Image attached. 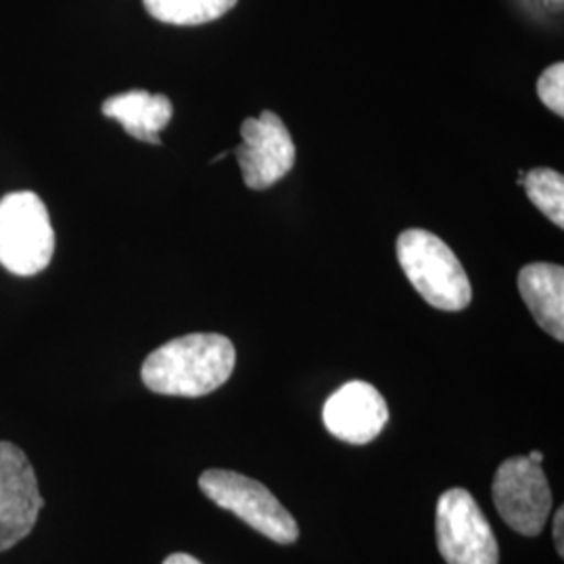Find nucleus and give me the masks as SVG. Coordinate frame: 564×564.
Segmentation results:
<instances>
[{
    "label": "nucleus",
    "mask_w": 564,
    "mask_h": 564,
    "mask_svg": "<svg viewBox=\"0 0 564 564\" xmlns=\"http://www.w3.org/2000/svg\"><path fill=\"white\" fill-rule=\"evenodd\" d=\"M235 362L228 337L195 333L158 347L142 364V383L160 395L203 398L230 379Z\"/></svg>",
    "instance_id": "obj_1"
},
{
    "label": "nucleus",
    "mask_w": 564,
    "mask_h": 564,
    "mask_svg": "<svg viewBox=\"0 0 564 564\" xmlns=\"http://www.w3.org/2000/svg\"><path fill=\"white\" fill-rule=\"evenodd\" d=\"M403 274L424 302L444 312H460L473 300L470 281L456 253L423 228L403 230L398 239Z\"/></svg>",
    "instance_id": "obj_2"
},
{
    "label": "nucleus",
    "mask_w": 564,
    "mask_h": 564,
    "mask_svg": "<svg viewBox=\"0 0 564 564\" xmlns=\"http://www.w3.org/2000/svg\"><path fill=\"white\" fill-rule=\"evenodd\" d=\"M55 253V230L41 197L30 191L0 199V265L18 276L42 272Z\"/></svg>",
    "instance_id": "obj_3"
},
{
    "label": "nucleus",
    "mask_w": 564,
    "mask_h": 564,
    "mask_svg": "<svg viewBox=\"0 0 564 564\" xmlns=\"http://www.w3.org/2000/svg\"><path fill=\"white\" fill-rule=\"evenodd\" d=\"M199 487L214 505L237 514L268 540L289 545L300 538L297 521L260 481L232 470H207Z\"/></svg>",
    "instance_id": "obj_4"
},
{
    "label": "nucleus",
    "mask_w": 564,
    "mask_h": 564,
    "mask_svg": "<svg viewBox=\"0 0 564 564\" xmlns=\"http://www.w3.org/2000/svg\"><path fill=\"white\" fill-rule=\"evenodd\" d=\"M437 545L447 564H498L491 524L466 489H449L437 502Z\"/></svg>",
    "instance_id": "obj_5"
},
{
    "label": "nucleus",
    "mask_w": 564,
    "mask_h": 564,
    "mask_svg": "<svg viewBox=\"0 0 564 564\" xmlns=\"http://www.w3.org/2000/svg\"><path fill=\"white\" fill-rule=\"evenodd\" d=\"M491 494L494 505L510 529L527 538H535L544 531L552 510V491L540 464L527 456L500 464Z\"/></svg>",
    "instance_id": "obj_6"
},
{
    "label": "nucleus",
    "mask_w": 564,
    "mask_h": 564,
    "mask_svg": "<svg viewBox=\"0 0 564 564\" xmlns=\"http://www.w3.org/2000/svg\"><path fill=\"white\" fill-rule=\"evenodd\" d=\"M36 473L18 445L0 442V552L30 535L41 514Z\"/></svg>",
    "instance_id": "obj_7"
},
{
    "label": "nucleus",
    "mask_w": 564,
    "mask_h": 564,
    "mask_svg": "<svg viewBox=\"0 0 564 564\" xmlns=\"http://www.w3.org/2000/svg\"><path fill=\"white\" fill-rule=\"evenodd\" d=\"M241 137L242 144L235 153L249 188H270L293 170L295 144L276 113L265 109L258 120L242 121Z\"/></svg>",
    "instance_id": "obj_8"
},
{
    "label": "nucleus",
    "mask_w": 564,
    "mask_h": 564,
    "mask_svg": "<svg viewBox=\"0 0 564 564\" xmlns=\"http://www.w3.org/2000/svg\"><path fill=\"white\" fill-rule=\"evenodd\" d=\"M326 431L345 444L366 445L389 423V408L377 387L349 381L335 391L323 408Z\"/></svg>",
    "instance_id": "obj_9"
},
{
    "label": "nucleus",
    "mask_w": 564,
    "mask_h": 564,
    "mask_svg": "<svg viewBox=\"0 0 564 564\" xmlns=\"http://www.w3.org/2000/svg\"><path fill=\"white\" fill-rule=\"evenodd\" d=\"M519 291L535 323L564 341V270L556 263H529L519 272Z\"/></svg>",
    "instance_id": "obj_10"
},
{
    "label": "nucleus",
    "mask_w": 564,
    "mask_h": 564,
    "mask_svg": "<svg viewBox=\"0 0 564 564\" xmlns=\"http://www.w3.org/2000/svg\"><path fill=\"white\" fill-rule=\"evenodd\" d=\"M102 116L120 121L123 130L137 141L160 144V132L167 128L174 116L172 101L165 95H151L147 90H128L102 102Z\"/></svg>",
    "instance_id": "obj_11"
},
{
    "label": "nucleus",
    "mask_w": 564,
    "mask_h": 564,
    "mask_svg": "<svg viewBox=\"0 0 564 564\" xmlns=\"http://www.w3.org/2000/svg\"><path fill=\"white\" fill-rule=\"evenodd\" d=\"M151 18L170 25H203L220 20L239 0H142Z\"/></svg>",
    "instance_id": "obj_12"
},
{
    "label": "nucleus",
    "mask_w": 564,
    "mask_h": 564,
    "mask_svg": "<svg viewBox=\"0 0 564 564\" xmlns=\"http://www.w3.org/2000/svg\"><path fill=\"white\" fill-rule=\"evenodd\" d=\"M529 199L558 228L564 226V178L554 170L538 167L519 178Z\"/></svg>",
    "instance_id": "obj_13"
},
{
    "label": "nucleus",
    "mask_w": 564,
    "mask_h": 564,
    "mask_svg": "<svg viewBox=\"0 0 564 564\" xmlns=\"http://www.w3.org/2000/svg\"><path fill=\"white\" fill-rule=\"evenodd\" d=\"M538 95L544 101L545 107L556 113L558 118L564 116V63H554L545 69L538 80Z\"/></svg>",
    "instance_id": "obj_14"
},
{
    "label": "nucleus",
    "mask_w": 564,
    "mask_h": 564,
    "mask_svg": "<svg viewBox=\"0 0 564 564\" xmlns=\"http://www.w3.org/2000/svg\"><path fill=\"white\" fill-rule=\"evenodd\" d=\"M564 510L558 508L556 519H554V544L558 550V556H564Z\"/></svg>",
    "instance_id": "obj_15"
},
{
    "label": "nucleus",
    "mask_w": 564,
    "mask_h": 564,
    "mask_svg": "<svg viewBox=\"0 0 564 564\" xmlns=\"http://www.w3.org/2000/svg\"><path fill=\"white\" fill-rule=\"evenodd\" d=\"M163 564H203L202 561H197L195 556H191V554H172V556H167Z\"/></svg>",
    "instance_id": "obj_16"
},
{
    "label": "nucleus",
    "mask_w": 564,
    "mask_h": 564,
    "mask_svg": "<svg viewBox=\"0 0 564 564\" xmlns=\"http://www.w3.org/2000/svg\"><path fill=\"white\" fill-rule=\"evenodd\" d=\"M527 458H529V460H533V463H544V454H542V452H531Z\"/></svg>",
    "instance_id": "obj_17"
}]
</instances>
